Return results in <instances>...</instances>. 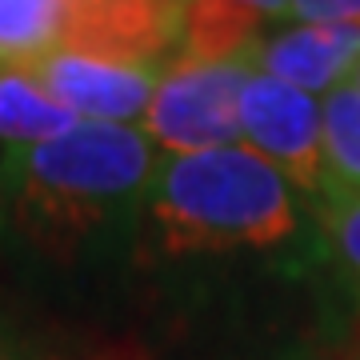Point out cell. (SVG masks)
Listing matches in <instances>:
<instances>
[{"label":"cell","instance_id":"obj_1","mask_svg":"<svg viewBox=\"0 0 360 360\" xmlns=\"http://www.w3.org/2000/svg\"><path fill=\"white\" fill-rule=\"evenodd\" d=\"M156 168V148L141 129L80 120L60 141L13 148L4 180L32 236L44 245H72L144 205Z\"/></svg>","mask_w":360,"mask_h":360},{"label":"cell","instance_id":"obj_2","mask_svg":"<svg viewBox=\"0 0 360 360\" xmlns=\"http://www.w3.org/2000/svg\"><path fill=\"white\" fill-rule=\"evenodd\" d=\"M144 212L168 252L276 248L296 232L292 184L248 144L165 160Z\"/></svg>","mask_w":360,"mask_h":360},{"label":"cell","instance_id":"obj_3","mask_svg":"<svg viewBox=\"0 0 360 360\" xmlns=\"http://www.w3.org/2000/svg\"><path fill=\"white\" fill-rule=\"evenodd\" d=\"M248 77H252V60H217V65L176 60L168 65L144 112V136H153L172 156L236 144L240 92Z\"/></svg>","mask_w":360,"mask_h":360},{"label":"cell","instance_id":"obj_4","mask_svg":"<svg viewBox=\"0 0 360 360\" xmlns=\"http://www.w3.org/2000/svg\"><path fill=\"white\" fill-rule=\"evenodd\" d=\"M240 132L248 148H257L269 165L284 172L288 184L304 193H321L324 176V124L321 101L284 80L257 72L240 92Z\"/></svg>","mask_w":360,"mask_h":360},{"label":"cell","instance_id":"obj_5","mask_svg":"<svg viewBox=\"0 0 360 360\" xmlns=\"http://www.w3.org/2000/svg\"><path fill=\"white\" fill-rule=\"evenodd\" d=\"M184 0H65L56 49L112 60L165 65L180 44Z\"/></svg>","mask_w":360,"mask_h":360},{"label":"cell","instance_id":"obj_6","mask_svg":"<svg viewBox=\"0 0 360 360\" xmlns=\"http://www.w3.org/2000/svg\"><path fill=\"white\" fill-rule=\"evenodd\" d=\"M20 72L80 120L129 124L148 112L165 65H112V60L52 49L49 56H40L37 65Z\"/></svg>","mask_w":360,"mask_h":360},{"label":"cell","instance_id":"obj_7","mask_svg":"<svg viewBox=\"0 0 360 360\" xmlns=\"http://www.w3.org/2000/svg\"><path fill=\"white\" fill-rule=\"evenodd\" d=\"M360 65V25H300L260 40L252 68L300 92H333Z\"/></svg>","mask_w":360,"mask_h":360},{"label":"cell","instance_id":"obj_8","mask_svg":"<svg viewBox=\"0 0 360 360\" xmlns=\"http://www.w3.org/2000/svg\"><path fill=\"white\" fill-rule=\"evenodd\" d=\"M257 8L240 0H184L180 20V60L217 65V60H252L260 49Z\"/></svg>","mask_w":360,"mask_h":360},{"label":"cell","instance_id":"obj_9","mask_svg":"<svg viewBox=\"0 0 360 360\" xmlns=\"http://www.w3.org/2000/svg\"><path fill=\"white\" fill-rule=\"evenodd\" d=\"M77 124L80 116L44 96L20 68H0V141L16 144V148L49 144L60 141Z\"/></svg>","mask_w":360,"mask_h":360},{"label":"cell","instance_id":"obj_10","mask_svg":"<svg viewBox=\"0 0 360 360\" xmlns=\"http://www.w3.org/2000/svg\"><path fill=\"white\" fill-rule=\"evenodd\" d=\"M324 124V176L321 196L360 193V92L356 84H336L321 101Z\"/></svg>","mask_w":360,"mask_h":360},{"label":"cell","instance_id":"obj_11","mask_svg":"<svg viewBox=\"0 0 360 360\" xmlns=\"http://www.w3.org/2000/svg\"><path fill=\"white\" fill-rule=\"evenodd\" d=\"M65 0H0V68H28L60 40Z\"/></svg>","mask_w":360,"mask_h":360},{"label":"cell","instance_id":"obj_12","mask_svg":"<svg viewBox=\"0 0 360 360\" xmlns=\"http://www.w3.org/2000/svg\"><path fill=\"white\" fill-rule=\"evenodd\" d=\"M324 232L348 276L360 284V193L324 196Z\"/></svg>","mask_w":360,"mask_h":360},{"label":"cell","instance_id":"obj_13","mask_svg":"<svg viewBox=\"0 0 360 360\" xmlns=\"http://www.w3.org/2000/svg\"><path fill=\"white\" fill-rule=\"evenodd\" d=\"M288 16L300 25H360V0H292Z\"/></svg>","mask_w":360,"mask_h":360},{"label":"cell","instance_id":"obj_14","mask_svg":"<svg viewBox=\"0 0 360 360\" xmlns=\"http://www.w3.org/2000/svg\"><path fill=\"white\" fill-rule=\"evenodd\" d=\"M240 4L257 8L260 16H288V4H292V0H240Z\"/></svg>","mask_w":360,"mask_h":360},{"label":"cell","instance_id":"obj_15","mask_svg":"<svg viewBox=\"0 0 360 360\" xmlns=\"http://www.w3.org/2000/svg\"><path fill=\"white\" fill-rule=\"evenodd\" d=\"M352 84H356V92H360V65H356V72H352Z\"/></svg>","mask_w":360,"mask_h":360},{"label":"cell","instance_id":"obj_16","mask_svg":"<svg viewBox=\"0 0 360 360\" xmlns=\"http://www.w3.org/2000/svg\"><path fill=\"white\" fill-rule=\"evenodd\" d=\"M352 360H360V356H352Z\"/></svg>","mask_w":360,"mask_h":360}]
</instances>
